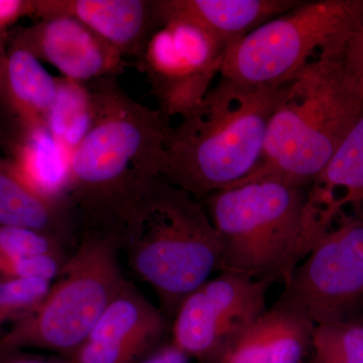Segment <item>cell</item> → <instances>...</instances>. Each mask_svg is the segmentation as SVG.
<instances>
[{"label": "cell", "mask_w": 363, "mask_h": 363, "mask_svg": "<svg viewBox=\"0 0 363 363\" xmlns=\"http://www.w3.org/2000/svg\"><path fill=\"white\" fill-rule=\"evenodd\" d=\"M95 119L73 150L66 200L82 236L117 241L162 180L169 121L136 101L116 77L88 83Z\"/></svg>", "instance_id": "6da1fadb"}, {"label": "cell", "mask_w": 363, "mask_h": 363, "mask_svg": "<svg viewBox=\"0 0 363 363\" xmlns=\"http://www.w3.org/2000/svg\"><path fill=\"white\" fill-rule=\"evenodd\" d=\"M286 82L250 85L220 77L169 128L162 180L199 201L245 180L262 161L269 121Z\"/></svg>", "instance_id": "7a4b0ae2"}, {"label": "cell", "mask_w": 363, "mask_h": 363, "mask_svg": "<svg viewBox=\"0 0 363 363\" xmlns=\"http://www.w3.org/2000/svg\"><path fill=\"white\" fill-rule=\"evenodd\" d=\"M308 189L264 178L205 198L220 236L218 272L284 283L329 231L308 206Z\"/></svg>", "instance_id": "3957f363"}, {"label": "cell", "mask_w": 363, "mask_h": 363, "mask_svg": "<svg viewBox=\"0 0 363 363\" xmlns=\"http://www.w3.org/2000/svg\"><path fill=\"white\" fill-rule=\"evenodd\" d=\"M362 111L363 97L341 56L313 62L286 82L269 121L262 161L235 185L274 178L309 187Z\"/></svg>", "instance_id": "277c9868"}, {"label": "cell", "mask_w": 363, "mask_h": 363, "mask_svg": "<svg viewBox=\"0 0 363 363\" xmlns=\"http://www.w3.org/2000/svg\"><path fill=\"white\" fill-rule=\"evenodd\" d=\"M131 269L175 315L189 294L219 271L220 236L202 202L160 180L116 241Z\"/></svg>", "instance_id": "5b68a950"}, {"label": "cell", "mask_w": 363, "mask_h": 363, "mask_svg": "<svg viewBox=\"0 0 363 363\" xmlns=\"http://www.w3.org/2000/svg\"><path fill=\"white\" fill-rule=\"evenodd\" d=\"M116 247L111 238L82 236L37 309L0 336V352L42 350L70 357L128 283Z\"/></svg>", "instance_id": "8992f818"}, {"label": "cell", "mask_w": 363, "mask_h": 363, "mask_svg": "<svg viewBox=\"0 0 363 363\" xmlns=\"http://www.w3.org/2000/svg\"><path fill=\"white\" fill-rule=\"evenodd\" d=\"M363 21V0L301 1L227 50L220 77L250 85L291 80L320 59L336 58Z\"/></svg>", "instance_id": "52a82bcc"}, {"label": "cell", "mask_w": 363, "mask_h": 363, "mask_svg": "<svg viewBox=\"0 0 363 363\" xmlns=\"http://www.w3.org/2000/svg\"><path fill=\"white\" fill-rule=\"evenodd\" d=\"M276 305L317 325L357 319L363 306V212L343 216L289 278Z\"/></svg>", "instance_id": "ba28073f"}, {"label": "cell", "mask_w": 363, "mask_h": 363, "mask_svg": "<svg viewBox=\"0 0 363 363\" xmlns=\"http://www.w3.org/2000/svg\"><path fill=\"white\" fill-rule=\"evenodd\" d=\"M136 68L147 78L157 109L169 121L201 102L220 76L229 45L184 18H156Z\"/></svg>", "instance_id": "9c48e42d"}, {"label": "cell", "mask_w": 363, "mask_h": 363, "mask_svg": "<svg viewBox=\"0 0 363 363\" xmlns=\"http://www.w3.org/2000/svg\"><path fill=\"white\" fill-rule=\"evenodd\" d=\"M272 284L221 272L182 301L172 343L189 357H214L267 310Z\"/></svg>", "instance_id": "30bf717a"}, {"label": "cell", "mask_w": 363, "mask_h": 363, "mask_svg": "<svg viewBox=\"0 0 363 363\" xmlns=\"http://www.w3.org/2000/svg\"><path fill=\"white\" fill-rule=\"evenodd\" d=\"M9 45L55 67L62 77L78 82L117 77L128 67L125 57L113 45L71 16H52L9 30Z\"/></svg>", "instance_id": "8fae6325"}, {"label": "cell", "mask_w": 363, "mask_h": 363, "mask_svg": "<svg viewBox=\"0 0 363 363\" xmlns=\"http://www.w3.org/2000/svg\"><path fill=\"white\" fill-rule=\"evenodd\" d=\"M167 328L164 314L128 281L68 359L73 363H138Z\"/></svg>", "instance_id": "7c38bea8"}, {"label": "cell", "mask_w": 363, "mask_h": 363, "mask_svg": "<svg viewBox=\"0 0 363 363\" xmlns=\"http://www.w3.org/2000/svg\"><path fill=\"white\" fill-rule=\"evenodd\" d=\"M57 90L58 78L32 54L9 43L0 73V130L9 145L47 128Z\"/></svg>", "instance_id": "4fadbf2b"}, {"label": "cell", "mask_w": 363, "mask_h": 363, "mask_svg": "<svg viewBox=\"0 0 363 363\" xmlns=\"http://www.w3.org/2000/svg\"><path fill=\"white\" fill-rule=\"evenodd\" d=\"M76 18L121 52L135 60L156 28L154 0H33L37 20Z\"/></svg>", "instance_id": "5bb4252c"}, {"label": "cell", "mask_w": 363, "mask_h": 363, "mask_svg": "<svg viewBox=\"0 0 363 363\" xmlns=\"http://www.w3.org/2000/svg\"><path fill=\"white\" fill-rule=\"evenodd\" d=\"M314 327L302 315L274 304L214 357L218 363H301L311 348Z\"/></svg>", "instance_id": "9a60e30c"}, {"label": "cell", "mask_w": 363, "mask_h": 363, "mask_svg": "<svg viewBox=\"0 0 363 363\" xmlns=\"http://www.w3.org/2000/svg\"><path fill=\"white\" fill-rule=\"evenodd\" d=\"M301 0H154L156 18L192 21L224 44L233 45Z\"/></svg>", "instance_id": "2e32d148"}, {"label": "cell", "mask_w": 363, "mask_h": 363, "mask_svg": "<svg viewBox=\"0 0 363 363\" xmlns=\"http://www.w3.org/2000/svg\"><path fill=\"white\" fill-rule=\"evenodd\" d=\"M307 202L327 227H332L344 208L363 204V111L309 186Z\"/></svg>", "instance_id": "e0dca14e"}, {"label": "cell", "mask_w": 363, "mask_h": 363, "mask_svg": "<svg viewBox=\"0 0 363 363\" xmlns=\"http://www.w3.org/2000/svg\"><path fill=\"white\" fill-rule=\"evenodd\" d=\"M0 226L33 229L64 245L80 233L69 203L55 201L33 191L6 157H0Z\"/></svg>", "instance_id": "ac0fdd59"}, {"label": "cell", "mask_w": 363, "mask_h": 363, "mask_svg": "<svg viewBox=\"0 0 363 363\" xmlns=\"http://www.w3.org/2000/svg\"><path fill=\"white\" fill-rule=\"evenodd\" d=\"M4 152L33 191L55 201H67L71 155L47 128L11 140Z\"/></svg>", "instance_id": "d6986e66"}, {"label": "cell", "mask_w": 363, "mask_h": 363, "mask_svg": "<svg viewBox=\"0 0 363 363\" xmlns=\"http://www.w3.org/2000/svg\"><path fill=\"white\" fill-rule=\"evenodd\" d=\"M95 119V104L88 83L58 78V90L47 119V128L69 152L84 140Z\"/></svg>", "instance_id": "ffe728a7"}, {"label": "cell", "mask_w": 363, "mask_h": 363, "mask_svg": "<svg viewBox=\"0 0 363 363\" xmlns=\"http://www.w3.org/2000/svg\"><path fill=\"white\" fill-rule=\"evenodd\" d=\"M311 348L312 363H363V322L353 319L317 325Z\"/></svg>", "instance_id": "44dd1931"}, {"label": "cell", "mask_w": 363, "mask_h": 363, "mask_svg": "<svg viewBox=\"0 0 363 363\" xmlns=\"http://www.w3.org/2000/svg\"><path fill=\"white\" fill-rule=\"evenodd\" d=\"M51 286L50 281L40 279H0V330L35 311Z\"/></svg>", "instance_id": "7402d4cb"}, {"label": "cell", "mask_w": 363, "mask_h": 363, "mask_svg": "<svg viewBox=\"0 0 363 363\" xmlns=\"http://www.w3.org/2000/svg\"><path fill=\"white\" fill-rule=\"evenodd\" d=\"M67 259L65 253L0 257V279H40L52 283L58 278Z\"/></svg>", "instance_id": "603a6c76"}, {"label": "cell", "mask_w": 363, "mask_h": 363, "mask_svg": "<svg viewBox=\"0 0 363 363\" xmlns=\"http://www.w3.org/2000/svg\"><path fill=\"white\" fill-rule=\"evenodd\" d=\"M63 243L33 229L0 226V257L64 253Z\"/></svg>", "instance_id": "cb8c5ba5"}, {"label": "cell", "mask_w": 363, "mask_h": 363, "mask_svg": "<svg viewBox=\"0 0 363 363\" xmlns=\"http://www.w3.org/2000/svg\"><path fill=\"white\" fill-rule=\"evenodd\" d=\"M341 62L363 97V21L346 43Z\"/></svg>", "instance_id": "d4e9b609"}, {"label": "cell", "mask_w": 363, "mask_h": 363, "mask_svg": "<svg viewBox=\"0 0 363 363\" xmlns=\"http://www.w3.org/2000/svg\"><path fill=\"white\" fill-rule=\"evenodd\" d=\"M32 14L33 0H0V32L11 30L20 18Z\"/></svg>", "instance_id": "484cf974"}, {"label": "cell", "mask_w": 363, "mask_h": 363, "mask_svg": "<svg viewBox=\"0 0 363 363\" xmlns=\"http://www.w3.org/2000/svg\"><path fill=\"white\" fill-rule=\"evenodd\" d=\"M189 359L188 355L171 343L138 363H189Z\"/></svg>", "instance_id": "4316f807"}, {"label": "cell", "mask_w": 363, "mask_h": 363, "mask_svg": "<svg viewBox=\"0 0 363 363\" xmlns=\"http://www.w3.org/2000/svg\"><path fill=\"white\" fill-rule=\"evenodd\" d=\"M0 363H73L70 359H56L37 357L25 353V351H1Z\"/></svg>", "instance_id": "83f0119b"}, {"label": "cell", "mask_w": 363, "mask_h": 363, "mask_svg": "<svg viewBox=\"0 0 363 363\" xmlns=\"http://www.w3.org/2000/svg\"><path fill=\"white\" fill-rule=\"evenodd\" d=\"M9 30L0 32V73H1L2 64L9 48Z\"/></svg>", "instance_id": "f1b7e54d"}, {"label": "cell", "mask_w": 363, "mask_h": 363, "mask_svg": "<svg viewBox=\"0 0 363 363\" xmlns=\"http://www.w3.org/2000/svg\"><path fill=\"white\" fill-rule=\"evenodd\" d=\"M7 145H9V138L4 135V131L0 130V147H1L2 150H4L6 149Z\"/></svg>", "instance_id": "f546056e"}]
</instances>
